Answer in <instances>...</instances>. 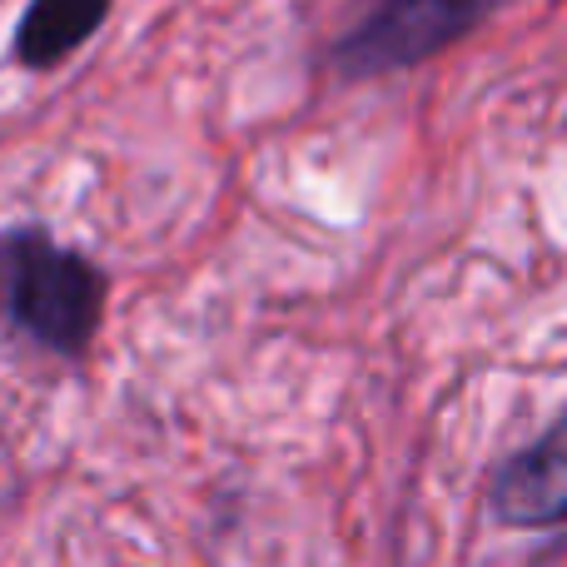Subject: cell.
Wrapping results in <instances>:
<instances>
[{"instance_id":"6da1fadb","label":"cell","mask_w":567,"mask_h":567,"mask_svg":"<svg viewBox=\"0 0 567 567\" xmlns=\"http://www.w3.org/2000/svg\"><path fill=\"white\" fill-rule=\"evenodd\" d=\"M110 279L40 225L0 229V329L55 359H85L105 323Z\"/></svg>"},{"instance_id":"7a4b0ae2","label":"cell","mask_w":567,"mask_h":567,"mask_svg":"<svg viewBox=\"0 0 567 567\" xmlns=\"http://www.w3.org/2000/svg\"><path fill=\"white\" fill-rule=\"evenodd\" d=\"M508 0H373L329 45V70L339 80H379L413 70L468 40Z\"/></svg>"},{"instance_id":"3957f363","label":"cell","mask_w":567,"mask_h":567,"mask_svg":"<svg viewBox=\"0 0 567 567\" xmlns=\"http://www.w3.org/2000/svg\"><path fill=\"white\" fill-rule=\"evenodd\" d=\"M493 518L503 528H563L567 523V433L553 419L493 478Z\"/></svg>"},{"instance_id":"277c9868","label":"cell","mask_w":567,"mask_h":567,"mask_svg":"<svg viewBox=\"0 0 567 567\" xmlns=\"http://www.w3.org/2000/svg\"><path fill=\"white\" fill-rule=\"evenodd\" d=\"M110 0H30L10 35V55L20 70H55L105 25Z\"/></svg>"}]
</instances>
